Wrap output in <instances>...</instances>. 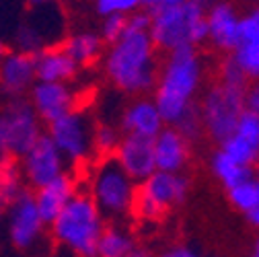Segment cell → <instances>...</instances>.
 <instances>
[{
  "label": "cell",
  "instance_id": "6da1fadb",
  "mask_svg": "<svg viewBox=\"0 0 259 257\" xmlns=\"http://www.w3.org/2000/svg\"><path fill=\"white\" fill-rule=\"evenodd\" d=\"M148 11L130 13L123 33L103 52V74L111 87L125 95H144L154 89L158 64L150 37Z\"/></svg>",
  "mask_w": 259,
  "mask_h": 257
},
{
  "label": "cell",
  "instance_id": "7a4b0ae2",
  "mask_svg": "<svg viewBox=\"0 0 259 257\" xmlns=\"http://www.w3.org/2000/svg\"><path fill=\"white\" fill-rule=\"evenodd\" d=\"M202 58L193 46H183L167 54L154 82V105L165 125H175L187 111L198 107L202 87Z\"/></svg>",
  "mask_w": 259,
  "mask_h": 257
},
{
  "label": "cell",
  "instance_id": "3957f363",
  "mask_svg": "<svg viewBox=\"0 0 259 257\" xmlns=\"http://www.w3.org/2000/svg\"><path fill=\"white\" fill-rule=\"evenodd\" d=\"M105 224L107 220L101 210L95 206L87 191L80 189L48 227L52 241L60 249L72 253L74 257H95L97 241Z\"/></svg>",
  "mask_w": 259,
  "mask_h": 257
},
{
  "label": "cell",
  "instance_id": "277c9868",
  "mask_svg": "<svg viewBox=\"0 0 259 257\" xmlns=\"http://www.w3.org/2000/svg\"><path fill=\"white\" fill-rule=\"evenodd\" d=\"M84 191L107 222H123L132 216L138 183L130 177L115 156H97L91 163Z\"/></svg>",
  "mask_w": 259,
  "mask_h": 257
},
{
  "label": "cell",
  "instance_id": "5b68a950",
  "mask_svg": "<svg viewBox=\"0 0 259 257\" xmlns=\"http://www.w3.org/2000/svg\"><path fill=\"white\" fill-rule=\"evenodd\" d=\"M150 15V37L156 50L173 52L183 46L198 48L208 41L206 7L183 0L173 7L148 11Z\"/></svg>",
  "mask_w": 259,
  "mask_h": 257
},
{
  "label": "cell",
  "instance_id": "8992f818",
  "mask_svg": "<svg viewBox=\"0 0 259 257\" xmlns=\"http://www.w3.org/2000/svg\"><path fill=\"white\" fill-rule=\"evenodd\" d=\"M46 132L27 97L0 101V156L21 158Z\"/></svg>",
  "mask_w": 259,
  "mask_h": 257
},
{
  "label": "cell",
  "instance_id": "52a82bcc",
  "mask_svg": "<svg viewBox=\"0 0 259 257\" xmlns=\"http://www.w3.org/2000/svg\"><path fill=\"white\" fill-rule=\"evenodd\" d=\"M189 194V179L183 173L154 171L138 183L132 214L142 222H156L171 208L185 202Z\"/></svg>",
  "mask_w": 259,
  "mask_h": 257
},
{
  "label": "cell",
  "instance_id": "ba28073f",
  "mask_svg": "<svg viewBox=\"0 0 259 257\" xmlns=\"http://www.w3.org/2000/svg\"><path fill=\"white\" fill-rule=\"evenodd\" d=\"M93 127L95 121L82 111L72 109L46 125V136L56 144L70 167H82L95 160L93 150Z\"/></svg>",
  "mask_w": 259,
  "mask_h": 257
},
{
  "label": "cell",
  "instance_id": "9c48e42d",
  "mask_svg": "<svg viewBox=\"0 0 259 257\" xmlns=\"http://www.w3.org/2000/svg\"><path fill=\"white\" fill-rule=\"evenodd\" d=\"M245 91L247 89L218 82L204 93L198 103L204 132H208L218 144L233 134L239 115L245 109Z\"/></svg>",
  "mask_w": 259,
  "mask_h": 257
},
{
  "label": "cell",
  "instance_id": "30bf717a",
  "mask_svg": "<svg viewBox=\"0 0 259 257\" xmlns=\"http://www.w3.org/2000/svg\"><path fill=\"white\" fill-rule=\"evenodd\" d=\"M46 227L35 202L33 194L27 189L23 194L5 206L3 214V229L9 245L15 251L27 253L33 251L46 237Z\"/></svg>",
  "mask_w": 259,
  "mask_h": 257
},
{
  "label": "cell",
  "instance_id": "8fae6325",
  "mask_svg": "<svg viewBox=\"0 0 259 257\" xmlns=\"http://www.w3.org/2000/svg\"><path fill=\"white\" fill-rule=\"evenodd\" d=\"M19 167H21L23 181H25L27 189H37V187L54 181L56 177L72 171L68 160L62 156V152L46 136V132L19 158Z\"/></svg>",
  "mask_w": 259,
  "mask_h": 257
},
{
  "label": "cell",
  "instance_id": "7c38bea8",
  "mask_svg": "<svg viewBox=\"0 0 259 257\" xmlns=\"http://www.w3.org/2000/svg\"><path fill=\"white\" fill-rule=\"evenodd\" d=\"M27 101L41 119V123L48 125L60 115L78 107V93L74 91L72 82L35 80L27 93Z\"/></svg>",
  "mask_w": 259,
  "mask_h": 257
},
{
  "label": "cell",
  "instance_id": "4fadbf2b",
  "mask_svg": "<svg viewBox=\"0 0 259 257\" xmlns=\"http://www.w3.org/2000/svg\"><path fill=\"white\" fill-rule=\"evenodd\" d=\"M35 80L33 54L9 48L0 56V97L3 99L27 97Z\"/></svg>",
  "mask_w": 259,
  "mask_h": 257
},
{
  "label": "cell",
  "instance_id": "5bb4252c",
  "mask_svg": "<svg viewBox=\"0 0 259 257\" xmlns=\"http://www.w3.org/2000/svg\"><path fill=\"white\" fill-rule=\"evenodd\" d=\"M220 150L237 163L253 167L259 160V113L243 109L233 134L220 142Z\"/></svg>",
  "mask_w": 259,
  "mask_h": 257
},
{
  "label": "cell",
  "instance_id": "9a60e30c",
  "mask_svg": "<svg viewBox=\"0 0 259 257\" xmlns=\"http://www.w3.org/2000/svg\"><path fill=\"white\" fill-rule=\"evenodd\" d=\"M113 156L121 165V169L136 183H142L146 177H150L156 171L152 138L123 134L115 152H113Z\"/></svg>",
  "mask_w": 259,
  "mask_h": 257
},
{
  "label": "cell",
  "instance_id": "2e32d148",
  "mask_svg": "<svg viewBox=\"0 0 259 257\" xmlns=\"http://www.w3.org/2000/svg\"><path fill=\"white\" fill-rule=\"evenodd\" d=\"M233 60L249 80L259 78V5L239 19V35L235 41Z\"/></svg>",
  "mask_w": 259,
  "mask_h": 257
},
{
  "label": "cell",
  "instance_id": "e0dca14e",
  "mask_svg": "<svg viewBox=\"0 0 259 257\" xmlns=\"http://www.w3.org/2000/svg\"><path fill=\"white\" fill-rule=\"evenodd\" d=\"M76 191H80V181H78L74 171H68V173L56 177L54 181L33 189L31 194H33V202H35L44 222L50 224L64 208H66V204L74 198Z\"/></svg>",
  "mask_w": 259,
  "mask_h": 257
},
{
  "label": "cell",
  "instance_id": "ac0fdd59",
  "mask_svg": "<svg viewBox=\"0 0 259 257\" xmlns=\"http://www.w3.org/2000/svg\"><path fill=\"white\" fill-rule=\"evenodd\" d=\"M165 127V121L160 117L152 99L138 95V99L127 103L119 117V130L123 134H134L144 138H154Z\"/></svg>",
  "mask_w": 259,
  "mask_h": 257
},
{
  "label": "cell",
  "instance_id": "d6986e66",
  "mask_svg": "<svg viewBox=\"0 0 259 257\" xmlns=\"http://www.w3.org/2000/svg\"><path fill=\"white\" fill-rule=\"evenodd\" d=\"M154 165L156 171L167 173H183L189 158V142L175 130L173 125H165L154 138Z\"/></svg>",
  "mask_w": 259,
  "mask_h": 257
},
{
  "label": "cell",
  "instance_id": "ffe728a7",
  "mask_svg": "<svg viewBox=\"0 0 259 257\" xmlns=\"http://www.w3.org/2000/svg\"><path fill=\"white\" fill-rule=\"evenodd\" d=\"M35 60V78L46 82H72L78 74V64L66 54L60 44H48L37 54Z\"/></svg>",
  "mask_w": 259,
  "mask_h": 257
},
{
  "label": "cell",
  "instance_id": "44dd1931",
  "mask_svg": "<svg viewBox=\"0 0 259 257\" xmlns=\"http://www.w3.org/2000/svg\"><path fill=\"white\" fill-rule=\"evenodd\" d=\"M239 15L226 0H216L206 9L208 39L220 50H233L239 35Z\"/></svg>",
  "mask_w": 259,
  "mask_h": 257
},
{
  "label": "cell",
  "instance_id": "7402d4cb",
  "mask_svg": "<svg viewBox=\"0 0 259 257\" xmlns=\"http://www.w3.org/2000/svg\"><path fill=\"white\" fill-rule=\"evenodd\" d=\"M60 46L78 64V68L93 66L97 60L103 58L105 52V41L101 39L99 31H91V29L74 31L64 41H60Z\"/></svg>",
  "mask_w": 259,
  "mask_h": 257
},
{
  "label": "cell",
  "instance_id": "603a6c76",
  "mask_svg": "<svg viewBox=\"0 0 259 257\" xmlns=\"http://www.w3.org/2000/svg\"><path fill=\"white\" fill-rule=\"evenodd\" d=\"M136 245L138 243L127 227L121 222H107L97 241L95 257H125Z\"/></svg>",
  "mask_w": 259,
  "mask_h": 257
},
{
  "label": "cell",
  "instance_id": "cb8c5ba5",
  "mask_svg": "<svg viewBox=\"0 0 259 257\" xmlns=\"http://www.w3.org/2000/svg\"><path fill=\"white\" fill-rule=\"evenodd\" d=\"M210 169L216 175V179L224 185V189H231V187H235V185H239V183H243V181L253 177V167L237 163L235 158H231L229 154H224L220 148L212 154Z\"/></svg>",
  "mask_w": 259,
  "mask_h": 257
},
{
  "label": "cell",
  "instance_id": "d4e9b609",
  "mask_svg": "<svg viewBox=\"0 0 259 257\" xmlns=\"http://www.w3.org/2000/svg\"><path fill=\"white\" fill-rule=\"evenodd\" d=\"M23 191H27V185L23 181L19 158L0 156V204H11Z\"/></svg>",
  "mask_w": 259,
  "mask_h": 257
},
{
  "label": "cell",
  "instance_id": "484cf974",
  "mask_svg": "<svg viewBox=\"0 0 259 257\" xmlns=\"http://www.w3.org/2000/svg\"><path fill=\"white\" fill-rule=\"evenodd\" d=\"M50 41L46 37V31L37 27L31 21H23L13 35V50L27 52V54H37L41 48H46Z\"/></svg>",
  "mask_w": 259,
  "mask_h": 257
},
{
  "label": "cell",
  "instance_id": "4316f807",
  "mask_svg": "<svg viewBox=\"0 0 259 257\" xmlns=\"http://www.w3.org/2000/svg\"><path fill=\"white\" fill-rule=\"evenodd\" d=\"M123 132L119 130V125L111 121H99L93 127V150L95 158L97 156H111L121 140Z\"/></svg>",
  "mask_w": 259,
  "mask_h": 257
},
{
  "label": "cell",
  "instance_id": "83f0119b",
  "mask_svg": "<svg viewBox=\"0 0 259 257\" xmlns=\"http://www.w3.org/2000/svg\"><path fill=\"white\" fill-rule=\"evenodd\" d=\"M226 191H229V202L243 214L259 206V179L257 177H251Z\"/></svg>",
  "mask_w": 259,
  "mask_h": 257
},
{
  "label": "cell",
  "instance_id": "f1b7e54d",
  "mask_svg": "<svg viewBox=\"0 0 259 257\" xmlns=\"http://www.w3.org/2000/svg\"><path fill=\"white\" fill-rule=\"evenodd\" d=\"M142 3L144 0H93L97 15H101V17L113 15V13H119V15L136 13L142 9Z\"/></svg>",
  "mask_w": 259,
  "mask_h": 257
},
{
  "label": "cell",
  "instance_id": "f546056e",
  "mask_svg": "<svg viewBox=\"0 0 259 257\" xmlns=\"http://www.w3.org/2000/svg\"><path fill=\"white\" fill-rule=\"evenodd\" d=\"M125 21H127V15H119V13H113V15H105L101 19V29H99V35L101 39L105 41V46L113 44L125 29Z\"/></svg>",
  "mask_w": 259,
  "mask_h": 257
},
{
  "label": "cell",
  "instance_id": "4dcf8cb0",
  "mask_svg": "<svg viewBox=\"0 0 259 257\" xmlns=\"http://www.w3.org/2000/svg\"><path fill=\"white\" fill-rule=\"evenodd\" d=\"M220 82L231 84V87H239V89H247V87H249V78H247V74L237 66L233 58H229V60L222 64Z\"/></svg>",
  "mask_w": 259,
  "mask_h": 257
},
{
  "label": "cell",
  "instance_id": "1f68e13d",
  "mask_svg": "<svg viewBox=\"0 0 259 257\" xmlns=\"http://www.w3.org/2000/svg\"><path fill=\"white\" fill-rule=\"evenodd\" d=\"M158 257H204V255L198 253L196 249L187 247V245H171V247H167L163 253H160Z\"/></svg>",
  "mask_w": 259,
  "mask_h": 257
},
{
  "label": "cell",
  "instance_id": "d6a6232c",
  "mask_svg": "<svg viewBox=\"0 0 259 257\" xmlns=\"http://www.w3.org/2000/svg\"><path fill=\"white\" fill-rule=\"evenodd\" d=\"M245 109L259 113V78L245 91Z\"/></svg>",
  "mask_w": 259,
  "mask_h": 257
},
{
  "label": "cell",
  "instance_id": "836d02e7",
  "mask_svg": "<svg viewBox=\"0 0 259 257\" xmlns=\"http://www.w3.org/2000/svg\"><path fill=\"white\" fill-rule=\"evenodd\" d=\"M179 3H183V0H144L142 9L154 11V9H163V7H173V5H179Z\"/></svg>",
  "mask_w": 259,
  "mask_h": 257
},
{
  "label": "cell",
  "instance_id": "e575fe53",
  "mask_svg": "<svg viewBox=\"0 0 259 257\" xmlns=\"http://www.w3.org/2000/svg\"><path fill=\"white\" fill-rule=\"evenodd\" d=\"M125 257H154V255H152V251H150L148 247H140V245H136V247L130 251Z\"/></svg>",
  "mask_w": 259,
  "mask_h": 257
},
{
  "label": "cell",
  "instance_id": "d590c367",
  "mask_svg": "<svg viewBox=\"0 0 259 257\" xmlns=\"http://www.w3.org/2000/svg\"><path fill=\"white\" fill-rule=\"evenodd\" d=\"M245 218H247V222L251 224V227L259 229V206H255L253 210H249V212L245 214Z\"/></svg>",
  "mask_w": 259,
  "mask_h": 257
},
{
  "label": "cell",
  "instance_id": "8d00e7d4",
  "mask_svg": "<svg viewBox=\"0 0 259 257\" xmlns=\"http://www.w3.org/2000/svg\"><path fill=\"white\" fill-rule=\"evenodd\" d=\"M25 3H27L29 7H33V9H41V7H50V5H54L56 0H25Z\"/></svg>",
  "mask_w": 259,
  "mask_h": 257
},
{
  "label": "cell",
  "instance_id": "74e56055",
  "mask_svg": "<svg viewBox=\"0 0 259 257\" xmlns=\"http://www.w3.org/2000/svg\"><path fill=\"white\" fill-rule=\"evenodd\" d=\"M9 50V46H7V41H5V37L3 35H0V56H3L5 52Z\"/></svg>",
  "mask_w": 259,
  "mask_h": 257
},
{
  "label": "cell",
  "instance_id": "f35d334b",
  "mask_svg": "<svg viewBox=\"0 0 259 257\" xmlns=\"http://www.w3.org/2000/svg\"><path fill=\"white\" fill-rule=\"evenodd\" d=\"M193 3H198V5L206 7V5H212V3H216V0H193Z\"/></svg>",
  "mask_w": 259,
  "mask_h": 257
},
{
  "label": "cell",
  "instance_id": "ab89813d",
  "mask_svg": "<svg viewBox=\"0 0 259 257\" xmlns=\"http://www.w3.org/2000/svg\"><path fill=\"white\" fill-rule=\"evenodd\" d=\"M3 214H5V206L0 204V227H3Z\"/></svg>",
  "mask_w": 259,
  "mask_h": 257
},
{
  "label": "cell",
  "instance_id": "60d3db41",
  "mask_svg": "<svg viewBox=\"0 0 259 257\" xmlns=\"http://www.w3.org/2000/svg\"><path fill=\"white\" fill-rule=\"evenodd\" d=\"M257 179H259V175H257Z\"/></svg>",
  "mask_w": 259,
  "mask_h": 257
}]
</instances>
